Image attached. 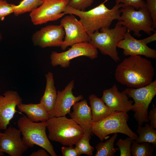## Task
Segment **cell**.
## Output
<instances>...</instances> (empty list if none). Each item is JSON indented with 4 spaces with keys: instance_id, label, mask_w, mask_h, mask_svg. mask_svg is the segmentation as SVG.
<instances>
[{
    "instance_id": "1",
    "label": "cell",
    "mask_w": 156,
    "mask_h": 156,
    "mask_svg": "<svg viewBox=\"0 0 156 156\" xmlns=\"http://www.w3.org/2000/svg\"><path fill=\"white\" fill-rule=\"evenodd\" d=\"M155 75L151 62L140 55L130 56L117 66L115 77L120 83L128 88H138L150 83Z\"/></svg>"
},
{
    "instance_id": "2",
    "label": "cell",
    "mask_w": 156,
    "mask_h": 156,
    "mask_svg": "<svg viewBox=\"0 0 156 156\" xmlns=\"http://www.w3.org/2000/svg\"><path fill=\"white\" fill-rule=\"evenodd\" d=\"M103 2L93 8L87 11L75 9L68 4L63 10L65 14H72L80 18L81 22L88 33H93L105 27H109L113 21L119 18L120 9L122 3L116 4L111 9L107 8Z\"/></svg>"
},
{
    "instance_id": "3",
    "label": "cell",
    "mask_w": 156,
    "mask_h": 156,
    "mask_svg": "<svg viewBox=\"0 0 156 156\" xmlns=\"http://www.w3.org/2000/svg\"><path fill=\"white\" fill-rule=\"evenodd\" d=\"M46 121L49 139L64 146H73L85 133L79 125L66 116L52 117Z\"/></svg>"
},
{
    "instance_id": "4",
    "label": "cell",
    "mask_w": 156,
    "mask_h": 156,
    "mask_svg": "<svg viewBox=\"0 0 156 156\" xmlns=\"http://www.w3.org/2000/svg\"><path fill=\"white\" fill-rule=\"evenodd\" d=\"M126 28L117 23L114 28L105 27L93 33H88L90 38L89 42L98 49L101 53L109 56L117 62L120 58L117 50L118 43L124 38Z\"/></svg>"
},
{
    "instance_id": "5",
    "label": "cell",
    "mask_w": 156,
    "mask_h": 156,
    "mask_svg": "<svg viewBox=\"0 0 156 156\" xmlns=\"http://www.w3.org/2000/svg\"><path fill=\"white\" fill-rule=\"evenodd\" d=\"M17 125L23 135L22 140L28 148L36 145L43 148L51 156H57L46 134V121L33 122L23 116L19 118Z\"/></svg>"
},
{
    "instance_id": "6",
    "label": "cell",
    "mask_w": 156,
    "mask_h": 156,
    "mask_svg": "<svg viewBox=\"0 0 156 156\" xmlns=\"http://www.w3.org/2000/svg\"><path fill=\"white\" fill-rule=\"evenodd\" d=\"M120 11L117 23L125 26L130 32L133 31L135 36L140 37L141 31L151 35L152 31H155L150 13L146 7L136 10L132 6L126 5L121 8Z\"/></svg>"
},
{
    "instance_id": "7",
    "label": "cell",
    "mask_w": 156,
    "mask_h": 156,
    "mask_svg": "<svg viewBox=\"0 0 156 156\" xmlns=\"http://www.w3.org/2000/svg\"><path fill=\"white\" fill-rule=\"evenodd\" d=\"M127 113L116 112L97 122L92 123L91 132L103 141L107 136L115 133L125 134L135 140L138 135L129 127Z\"/></svg>"
},
{
    "instance_id": "8",
    "label": "cell",
    "mask_w": 156,
    "mask_h": 156,
    "mask_svg": "<svg viewBox=\"0 0 156 156\" xmlns=\"http://www.w3.org/2000/svg\"><path fill=\"white\" fill-rule=\"evenodd\" d=\"M123 91L134 101L131 110L135 113L133 116L138 126H142L144 122H149L148 109L156 94V80L138 88L128 87Z\"/></svg>"
},
{
    "instance_id": "9",
    "label": "cell",
    "mask_w": 156,
    "mask_h": 156,
    "mask_svg": "<svg viewBox=\"0 0 156 156\" xmlns=\"http://www.w3.org/2000/svg\"><path fill=\"white\" fill-rule=\"evenodd\" d=\"M97 49L90 42H82L71 46L67 51L60 53L52 51L50 55L51 63L53 67L60 65L62 68L70 66V60L81 56L91 60L97 57Z\"/></svg>"
},
{
    "instance_id": "10",
    "label": "cell",
    "mask_w": 156,
    "mask_h": 156,
    "mask_svg": "<svg viewBox=\"0 0 156 156\" xmlns=\"http://www.w3.org/2000/svg\"><path fill=\"white\" fill-rule=\"evenodd\" d=\"M69 0H42V4L31 12L29 16L34 25L57 20L65 15L63 10Z\"/></svg>"
},
{
    "instance_id": "11",
    "label": "cell",
    "mask_w": 156,
    "mask_h": 156,
    "mask_svg": "<svg viewBox=\"0 0 156 156\" xmlns=\"http://www.w3.org/2000/svg\"><path fill=\"white\" fill-rule=\"evenodd\" d=\"M69 14L60 21V24L63 27L65 33L64 39L60 46L64 51L74 44L89 42L90 41L89 35L80 21L74 14Z\"/></svg>"
},
{
    "instance_id": "12",
    "label": "cell",
    "mask_w": 156,
    "mask_h": 156,
    "mask_svg": "<svg viewBox=\"0 0 156 156\" xmlns=\"http://www.w3.org/2000/svg\"><path fill=\"white\" fill-rule=\"evenodd\" d=\"M65 35L64 29L60 24L49 25L34 33L32 41L34 45L41 48L60 47Z\"/></svg>"
},
{
    "instance_id": "13",
    "label": "cell",
    "mask_w": 156,
    "mask_h": 156,
    "mask_svg": "<svg viewBox=\"0 0 156 156\" xmlns=\"http://www.w3.org/2000/svg\"><path fill=\"white\" fill-rule=\"evenodd\" d=\"M74 81L71 80L64 89L57 92L56 101L53 109L48 113L49 118L54 117L66 116L70 112L72 106L76 103L83 99L81 95L75 96L72 90L74 87Z\"/></svg>"
},
{
    "instance_id": "14",
    "label": "cell",
    "mask_w": 156,
    "mask_h": 156,
    "mask_svg": "<svg viewBox=\"0 0 156 156\" xmlns=\"http://www.w3.org/2000/svg\"><path fill=\"white\" fill-rule=\"evenodd\" d=\"M23 100L16 91L8 90L0 95V129L5 130L16 112V106Z\"/></svg>"
},
{
    "instance_id": "15",
    "label": "cell",
    "mask_w": 156,
    "mask_h": 156,
    "mask_svg": "<svg viewBox=\"0 0 156 156\" xmlns=\"http://www.w3.org/2000/svg\"><path fill=\"white\" fill-rule=\"evenodd\" d=\"M21 132L18 129L10 127L2 133L0 150L10 156H21L28 147L21 138Z\"/></svg>"
},
{
    "instance_id": "16",
    "label": "cell",
    "mask_w": 156,
    "mask_h": 156,
    "mask_svg": "<svg viewBox=\"0 0 156 156\" xmlns=\"http://www.w3.org/2000/svg\"><path fill=\"white\" fill-rule=\"evenodd\" d=\"M117 47L123 49V53L125 56L144 55L147 58H156V50L148 47L140 40L136 39L127 30L124 38L117 44Z\"/></svg>"
},
{
    "instance_id": "17",
    "label": "cell",
    "mask_w": 156,
    "mask_h": 156,
    "mask_svg": "<svg viewBox=\"0 0 156 156\" xmlns=\"http://www.w3.org/2000/svg\"><path fill=\"white\" fill-rule=\"evenodd\" d=\"M101 99L110 109L126 113L131 110L134 102L123 91H119L116 85L104 90Z\"/></svg>"
},
{
    "instance_id": "18",
    "label": "cell",
    "mask_w": 156,
    "mask_h": 156,
    "mask_svg": "<svg viewBox=\"0 0 156 156\" xmlns=\"http://www.w3.org/2000/svg\"><path fill=\"white\" fill-rule=\"evenodd\" d=\"M73 112L68 114L71 118L80 126L85 133L92 135L91 111L86 100L75 103L73 106Z\"/></svg>"
},
{
    "instance_id": "19",
    "label": "cell",
    "mask_w": 156,
    "mask_h": 156,
    "mask_svg": "<svg viewBox=\"0 0 156 156\" xmlns=\"http://www.w3.org/2000/svg\"><path fill=\"white\" fill-rule=\"evenodd\" d=\"M21 112L25 113L30 120L35 122L46 121L49 118L47 110L40 103L38 104L22 103L17 106Z\"/></svg>"
},
{
    "instance_id": "20",
    "label": "cell",
    "mask_w": 156,
    "mask_h": 156,
    "mask_svg": "<svg viewBox=\"0 0 156 156\" xmlns=\"http://www.w3.org/2000/svg\"><path fill=\"white\" fill-rule=\"evenodd\" d=\"M46 83L44 94L40 103L44 107L48 113L54 106L57 97V92L54 85V79L52 73L49 72L45 75Z\"/></svg>"
},
{
    "instance_id": "21",
    "label": "cell",
    "mask_w": 156,
    "mask_h": 156,
    "mask_svg": "<svg viewBox=\"0 0 156 156\" xmlns=\"http://www.w3.org/2000/svg\"><path fill=\"white\" fill-rule=\"evenodd\" d=\"M92 116V123L99 121L116 112L109 108L101 98L94 94L89 97Z\"/></svg>"
},
{
    "instance_id": "22",
    "label": "cell",
    "mask_w": 156,
    "mask_h": 156,
    "mask_svg": "<svg viewBox=\"0 0 156 156\" xmlns=\"http://www.w3.org/2000/svg\"><path fill=\"white\" fill-rule=\"evenodd\" d=\"M136 132L139 136L135 141L138 143L147 142L152 144L155 148L156 147V130L151 126L145 122L143 127L138 126Z\"/></svg>"
},
{
    "instance_id": "23",
    "label": "cell",
    "mask_w": 156,
    "mask_h": 156,
    "mask_svg": "<svg viewBox=\"0 0 156 156\" xmlns=\"http://www.w3.org/2000/svg\"><path fill=\"white\" fill-rule=\"evenodd\" d=\"M117 133H114L109 140L105 142L101 141L95 146L96 152L95 156H114L117 151H119V148L114 147V142L117 138Z\"/></svg>"
},
{
    "instance_id": "24",
    "label": "cell",
    "mask_w": 156,
    "mask_h": 156,
    "mask_svg": "<svg viewBox=\"0 0 156 156\" xmlns=\"http://www.w3.org/2000/svg\"><path fill=\"white\" fill-rule=\"evenodd\" d=\"M155 147L150 143L136 142L134 140L131 146V155L133 156H152Z\"/></svg>"
},
{
    "instance_id": "25",
    "label": "cell",
    "mask_w": 156,
    "mask_h": 156,
    "mask_svg": "<svg viewBox=\"0 0 156 156\" xmlns=\"http://www.w3.org/2000/svg\"><path fill=\"white\" fill-rule=\"evenodd\" d=\"M42 0H22L19 4L15 5L13 12L15 16L31 12L40 6Z\"/></svg>"
},
{
    "instance_id": "26",
    "label": "cell",
    "mask_w": 156,
    "mask_h": 156,
    "mask_svg": "<svg viewBox=\"0 0 156 156\" xmlns=\"http://www.w3.org/2000/svg\"><path fill=\"white\" fill-rule=\"evenodd\" d=\"M91 135L89 133H85L83 137L75 144V148L79 155L82 154L89 156L93 155L94 148L90 144Z\"/></svg>"
},
{
    "instance_id": "27",
    "label": "cell",
    "mask_w": 156,
    "mask_h": 156,
    "mask_svg": "<svg viewBox=\"0 0 156 156\" xmlns=\"http://www.w3.org/2000/svg\"><path fill=\"white\" fill-rule=\"evenodd\" d=\"M134 140L128 137L124 139H119L116 144L118 146L120 151V156H131V146Z\"/></svg>"
},
{
    "instance_id": "28",
    "label": "cell",
    "mask_w": 156,
    "mask_h": 156,
    "mask_svg": "<svg viewBox=\"0 0 156 156\" xmlns=\"http://www.w3.org/2000/svg\"><path fill=\"white\" fill-rule=\"evenodd\" d=\"M15 5L8 3L5 0H0V19L13 13Z\"/></svg>"
},
{
    "instance_id": "29",
    "label": "cell",
    "mask_w": 156,
    "mask_h": 156,
    "mask_svg": "<svg viewBox=\"0 0 156 156\" xmlns=\"http://www.w3.org/2000/svg\"><path fill=\"white\" fill-rule=\"evenodd\" d=\"M94 0H69L68 5L75 9L85 11L93 3Z\"/></svg>"
},
{
    "instance_id": "30",
    "label": "cell",
    "mask_w": 156,
    "mask_h": 156,
    "mask_svg": "<svg viewBox=\"0 0 156 156\" xmlns=\"http://www.w3.org/2000/svg\"><path fill=\"white\" fill-rule=\"evenodd\" d=\"M146 7L149 12L153 21V27L156 28V0H146Z\"/></svg>"
},
{
    "instance_id": "31",
    "label": "cell",
    "mask_w": 156,
    "mask_h": 156,
    "mask_svg": "<svg viewBox=\"0 0 156 156\" xmlns=\"http://www.w3.org/2000/svg\"><path fill=\"white\" fill-rule=\"evenodd\" d=\"M115 2L116 4L122 3L123 6H132L137 10L146 7V2L143 0H116Z\"/></svg>"
},
{
    "instance_id": "32",
    "label": "cell",
    "mask_w": 156,
    "mask_h": 156,
    "mask_svg": "<svg viewBox=\"0 0 156 156\" xmlns=\"http://www.w3.org/2000/svg\"><path fill=\"white\" fill-rule=\"evenodd\" d=\"M61 151L63 156H79L77 151L73 146H63L61 148Z\"/></svg>"
},
{
    "instance_id": "33",
    "label": "cell",
    "mask_w": 156,
    "mask_h": 156,
    "mask_svg": "<svg viewBox=\"0 0 156 156\" xmlns=\"http://www.w3.org/2000/svg\"><path fill=\"white\" fill-rule=\"evenodd\" d=\"M148 119L150 125L153 128L156 129V107L154 106L148 113Z\"/></svg>"
},
{
    "instance_id": "34",
    "label": "cell",
    "mask_w": 156,
    "mask_h": 156,
    "mask_svg": "<svg viewBox=\"0 0 156 156\" xmlns=\"http://www.w3.org/2000/svg\"><path fill=\"white\" fill-rule=\"evenodd\" d=\"M140 40L143 43L146 44L155 41L156 40V31H155L154 34L148 37Z\"/></svg>"
},
{
    "instance_id": "35",
    "label": "cell",
    "mask_w": 156,
    "mask_h": 156,
    "mask_svg": "<svg viewBox=\"0 0 156 156\" xmlns=\"http://www.w3.org/2000/svg\"><path fill=\"white\" fill-rule=\"evenodd\" d=\"M30 156H49V155L44 149H40L34 152L30 155Z\"/></svg>"
},
{
    "instance_id": "36",
    "label": "cell",
    "mask_w": 156,
    "mask_h": 156,
    "mask_svg": "<svg viewBox=\"0 0 156 156\" xmlns=\"http://www.w3.org/2000/svg\"><path fill=\"white\" fill-rule=\"evenodd\" d=\"M0 130H1V129H0V144L1 137L2 135V133L1 132ZM4 155V153H3L1 151L0 147V156L3 155Z\"/></svg>"
},
{
    "instance_id": "37",
    "label": "cell",
    "mask_w": 156,
    "mask_h": 156,
    "mask_svg": "<svg viewBox=\"0 0 156 156\" xmlns=\"http://www.w3.org/2000/svg\"><path fill=\"white\" fill-rule=\"evenodd\" d=\"M2 39V36L0 32V41Z\"/></svg>"
},
{
    "instance_id": "38",
    "label": "cell",
    "mask_w": 156,
    "mask_h": 156,
    "mask_svg": "<svg viewBox=\"0 0 156 156\" xmlns=\"http://www.w3.org/2000/svg\"><path fill=\"white\" fill-rule=\"evenodd\" d=\"M21 0V1H22V0Z\"/></svg>"
}]
</instances>
